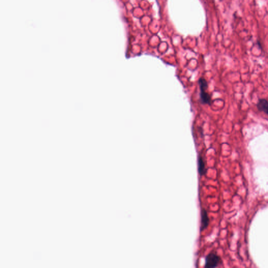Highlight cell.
<instances>
[{"label": "cell", "instance_id": "obj_2", "mask_svg": "<svg viewBox=\"0 0 268 268\" xmlns=\"http://www.w3.org/2000/svg\"><path fill=\"white\" fill-rule=\"evenodd\" d=\"M199 83L200 85V97L202 102L203 104H210L211 102V98L209 94L206 91L208 88L207 81L204 78H201Z\"/></svg>", "mask_w": 268, "mask_h": 268}, {"label": "cell", "instance_id": "obj_5", "mask_svg": "<svg viewBox=\"0 0 268 268\" xmlns=\"http://www.w3.org/2000/svg\"><path fill=\"white\" fill-rule=\"evenodd\" d=\"M198 172L200 175H205L207 172L205 162L202 157H200L198 159Z\"/></svg>", "mask_w": 268, "mask_h": 268}, {"label": "cell", "instance_id": "obj_1", "mask_svg": "<svg viewBox=\"0 0 268 268\" xmlns=\"http://www.w3.org/2000/svg\"><path fill=\"white\" fill-rule=\"evenodd\" d=\"M222 263L220 256L215 252H210L206 256L205 260L204 267L206 268H216Z\"/></svg>", "mask_w": 268, "mask_h": 268}, {"label": "cell", "instance_id": "obj_3", "mask_svg": "<svg viewBox=\"0 0 268 268\" xmlns=\"http://www.w3.org/2000/svg\"><path fill=\"white\" fill-rule=\"evenodd\" d=\"M210 223V218L206 210L202 209L201 212V226L200 231L203 232L207 228Z\"/></svg>", "mask_w": 268, "mask_h": 268}, {"label": "cell", "instance_id": "obj_4", "mask_svg": "<svg viewBox=\"0 0 268 268\" xmlns=\"http://www.w3.org/2000/svg\"><path fill=\"white\" fill-rule=\"evenodd\" d=\"M257 107L260 112H262L268 116V101L264 99H260L257 104Z\"/></svg>", "mask_w": 268, "mask_h": 268}]
</instances>
